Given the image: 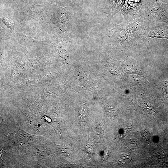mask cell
Listing matches in <instances>:
<instances>
[{
    "label": "cell",
    "mask_w": 168,
    "mask_h": 168,
    "mask_svg": "<svg viewBox=\"0 0 168 168\" xmlns=\"http://www.w3.org/2000/svg\"><path fill=\"white\" fill-rule=\"evenodd\" d=\"M109 37L114 45L124 49L130 46L127 32L121 25L116 24L114 28L110 30Z\"/></svg>",
    "instance_id": "3957f363"
},
{
    "label": "cell",
    "mask_w": 168,
    "mask_h": 168,
    "mask_svg": "<svg viewBox=\"0 0 168 168\" xmlns=\"http://www.w3.org/2000/svg\"><path fill=\"white\" fill-rule=\"evenodd\" d=\"M111 150L110 148L108 147L106 148L104 152L103 159L106 160L111 155Z\"/></svg>",
    "instance_id": "8992f818"
},
{
    "label": "cell",
    "mask_w": 168,
    "mask_h": 168,
    "mask_svg": "<svg viewBox=\"0 0 168 168\" xmlns=\"http://www.w3.org/2000/svg\"><path fill=\"white\" fill-rule=\"evenodd\" d=\"M147 38H161L168 40V26L161 24L152 27Z\"/></svg>",
    "instance_id": "277c9868"
},
{
    "label": "cell",
    "mask_w": 168,
    "mask_h": 168,
    "mask_svg": "<svg viewBox=\"0 0 168 168\" xmlns=\"http://www.w3.org/2000/svg\"><path fill=\"white\" fill-rule=\"evenodd\" d=\"M152 27L150 23L144 17L139 16L134 19L125 28L130 44H136L147 38Z\"/></svg>",
    "instance_id": "7a4b0ae2"
},
{
    "label": "cell",
    "mask_w": 168,
    "mask_h": 168,
    "mask_svg": "<svg viewBox=\"0 0 168 168\" xmlns=\"http://www.w3.org/2000/svg\"><path fill=\"white\" fill-rule=\"evenodd\" d=\"M3 22L9 28L12 30L14 28V23L9 18L6 17L3 20Z\"/></svg>",
    "instance_id": "5b68a950"
},
{
    "label": "cell",
    "mask_w": 168,
    "mask_h": 168,
    "mask_svg": "<svg viewBox=\"0 0 168 168\" xmlns=\"http://www.w3.org/2000/svg\"><path fill=\"white\" fill-rule=\"evenodd\" d=\"M140 16L144 18L152 26L168 22V5L159 0H150L142 8Z\"/></svg>",
    "instance_id": "6da1fadb"
}]
</instances>
